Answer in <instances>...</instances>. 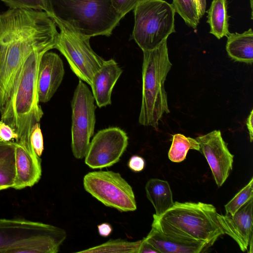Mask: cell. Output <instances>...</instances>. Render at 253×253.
Wrapping results in <instances>:
<instances>
[{"label": "cell", "instance_id": "277c9868", "mask_svg": "<svg viewBox=\"0 0 253 253\" xmlns=\"http://www.w3.org/2000/svg\"><path fill=\"white\" fill-rule=\"evenodd\" d=\"M52 19L75 32L90 38L110 36L123 18L112 0H48Z\"/></svg>", "mask_w": 253, "mask_h": 253}, {"label": "cell", "instance_id": "603a6c76", "mask_svg": "<svg viewBox=\"0 0 253 253\" xmlns=\"http://www.w3.org/2000/svg\"><path fill=\"white\" fill-rule=\"evenodd\" d=\"M141 240L130 242L120 239L108 241L77 253H137Z\"/></svg>", "mask_w": 253, "mask_h": 253}, {"label": "cell", "instance_id": "44dd1931", "mask_svg": "<svg viewBox=\"0 0 253 253\" xmlns=\"http://www.w3.org/2000/svg\"><path fill=\"white\" fill-rule=\"evenodd\" d=\"M207 13V23L210 27V33L218 39L227 37L230 32L228 30L226 0H212Z\"/></svg>", "mask_w": 253, "mask_h": 253}, {"label": "cell", "instance_id": "7c38bea8", "mask_svg": "<svg viewBox=\"0 0 253 253\" xmlns=\"http://www.w3.org/2000/svg\"><path fill=\"white\" fill-rule=\"evenodd\" d=\"M200 151L206 158L216 185L221 186L232 169L234 155L227 148L219 130H213L195 138Z\"/></svg>", "mask_w": 253, "mask_h": 253}, {"label": "cell", "instance_id": "6da1fadb", "mask_svg": "<svg viewBox=\"0 0 253 253\" xmlns=\"http://www.w3.org/2000/svg\"><path fill=\"white\" fill-rule=\"evenodd\" d=\"M59 32L45 12L9 8L0 13V113L7 103L27 55L54 44Z\"/></svg>", "mask_w": 253, "mask_h": 253}, {"label": "cell", "instance_id": "8fae6325", "mask_svg": "<svg viewBox=\"0 0 253 253\" xmlns=\"http://www.w3.org/2000/svg\"><path fill=\"white\" fill-rule=\"evenodd\" d=\"M126 132L118 127L98 131L90 142L85 163L91 169L111 167L118 163L128 145Z\"/></svg>", "mask_w": 253, "mask_h": 253}, {"label": "cell", "instance_id": "52a82bcc", "mask_svg": "<svg viewBox=\"0 0 253 253\" xmlns=\"http://www.w3.org/2000/svg\"><path fill=\"white\" fill-rule=\"evenodd\" d=\"M134 24L130 39L142 50L154 49L175 32V11L164 0H149L133 9Z\"/></svg>", "mask_w": 253, "mask_h": 253}, {"label": "cell", "instance_id": "9a60e30c", "mask_svg": "<svg viewBox=\"0 0 253 253\" xmlns=\"http://www.w3.org/2000/svg\"><path fill=\"white\" fill-rule=\"evenodd\" d=\"M15 162L16 177L13 188L21 190L39 182L42 175L41 159L33 148L15 142Z\"/></svg>", "mask_w": 253, "mask_h": 253}, {"label": "cell", "instance_id": "484cf974", "mask_svg": "<svg viewBox=\"0 0 253 253\" xmlns=\"http://www.w3.org/2000/svg\"><path fill=\"white\" fill-rule=\"evenodd\" d=\"M9 8H24L49 11L48 0H1Z\"/></svg>", "mask_w": 253, "mask_h": 253}, {"label": "cell", "instance_id": "4316f807", "mask_svg": "<svg viewBox=\"0 0 253 253\" xmlns=\"http://www.w3.org/2000/svg\"><path fill=\"white\" fill-rule=\"evenodd\" d=\"M30 140L32 148L38 156L41 157L44 149L43 139L40 122L32 127L30 135Z\"/></svg>", "mask_w": 253, "mask_h": 253}, {"label": "cell", "instance_id": "5bb4252c", "mask_svg": "<svg viewBox=\"0 0 253 253\" xmlns=\"http://www.w3.org/2000/svg\"><path fill=\"white\" fill-rule=\"evenodd\" d=\"M65 70L63 62L56 53L47 51L42 56L39 68L38 94L40 102H48L60 85Z\"/></svg>", "mask_w": 253, "mask_h": 253}, {"label": "cell", "instance_id": "ba28073f", "mask_svg": "<svg viewBox=\"0 0 253 253\" xmlns=\"http://www.w3.org/2000/svg\"><path fill=\"white\" fill-rule=\"evenodd\" d=\"M52 20L60 30L54 48L65 57L79 79L90 85L93 75L105 60L92 49L89 38L75 32L57 20Z\"/></svg>", "mask_w": 253, "mask_h": 253}, {"label": "cell", "instance_id": "f1b7e54d", "mask_svg": "<svg viewBox=\"0 0 253 253\" xmlns=\"http://www.w3.org/2000/svg\"><path fill=\"white\" fill-rule=\"evenodd\" d=\"M18 135L11 126L3 121H0V142H9L17 140Z\"/></svg>", "mask_w": 253, "mask_h": 253}, {"label": "cell", "instance_id": "30bf717a", "mask_svg": "<svg viewBox=\"0 0 253 253\" xmlns=\"http://www.w3.org/2000/svg\"><path fill=\"white\" fill-rule=\"evenodd\" d=\"M94 98L87 85L81 80L71 101V147L74 156L84 158L93 136L96 122Z\"/></svg>", "mask_w": 253, "mask_h": 253}, {"label": "cell", "instance_id": "83f0119b", "mask_svg": "<svg viewBox=\"0 0 253 253\" xmlns=\"http://www.w3.org/2000/svg\"><path fill=\"white\" fill-rule=\"evenodd\" d=\"M149 0H112L113 4L116 10L123 18L139 3Z\"/></svg>", "mask_w": 253, "mask_h": 253}, {"label": "cell", "instance_id": "1f68e13d", "mask_svg": "<svg viewBox=\"0 0 253 253\" xmlns=\"http://www.w3.org/2000/svg\"><path fill=\"white\" fill-rule=\"evenodd\" d=\"M99 234L104 237L109 236L113 231L112 226L108 223H103L97 226Z\"/></svg>", "mask_w": 253, "mask_h": 253}, {"label": "cell", "instance_id": "cb8c5ba5", "mask_svg": "<svg viewBox=\"0 0 253 253\" xmlns=\"http://www.w3.org/2000/svg\"><path fill=\"white\" fill-rule=\"evenodd\" d=\"M171 4L186 25L197 28L200 18L194 0H172Z\"/></svg>", "mask_w": 253, "mask_h": 253}, {"label": "cell", "instance_id": "7a4b0ae2", "mask_svg": "<svg viewBox=\"0 0 253 253\" xmlns=\"http://www.w3.org/2000/svg\"><path fill=\"white\" fill-rule=\"evenodd\" d=\"M55 47L54 44L40 46L31 51L23 64L10 97L3 111L1 120L18 135L16 142L32 146L30 135L33 126L43 115L38 94L39 64L42 55Z\"/></svg>", "mask_w": 253, "mask_h": 253}, {"label": "cell", "instance_id": "ac0fdd59", "mask_svg": "<svg viewBox=\"0 0 253 253\" xmlns=\"http://www.w3.org/2000/svg\"><path fill=\"white\" fill-rule=\"evenodd\" d=\"M226 49L235 61L252 64L253 62V31L252 28L242 33H231L226 37Z\"/></svg>", "mask_w": 253, "mask_h": 253}, {"label": "cell", "instance_id": "2e32d148", "mask_svg": "<svg viewBox=\"0 0 253 253\" xmlns=\"http://www.w3.org/2000/svg\"><path fill=\"white\" fill-rule=\"evenodd\" d=\"M123 72L113 59L104 60L100 69L93 75L91 84V92L99 108L111 104L113 89Z\"/></svg>", "mask_w": 253, "mask_h": 253}, {"label": "cell", "instance_id": "f546056e", "mask_svg": "<svg viewBox=\"0 0 253 253\" xmlns=\"http://www.w3.org/2000/svg\"><path fill=\"white\" fill-rule=\"evenodd\" d=\"M128 166L131 170L134 172H139L144 168L145 161L141 157L134 155L129 159Z\"/></svg>", "mask_w": 253, "mask_h": 253}, {"label": "cell", "instance_id": "ffe728a7", "mask_svg": "<svg viewBox=\"0 0 253 253\" xmlns=\"http://www.w3.org/2000/svg\"><path fill=\"white\" fill-rule=\"evenodd\" d=\"M16 177L15 142H0V191L13 188Z\"/></svg>", "mask_w": 253, "mask_h": 253}, {"label": "cell", "instance_id": "7402d4cb", "mask_svg": "<svg viewBox=\"0 0 253 253\" xmlns=\"http://www.w3.org/2000/svg\"><path fill=\"white\" fill-rule=\"evenodd\" d=\"M190 149L200 151V145L196 139L177 133L173 135L172 144L168 153L169 159L175 163L183 161Z\"/></svg>", "mask_w": 253, "mask_h": 253}, {"label": "cell", "instance_id": "3957f363", "mask_svg": "<svg viewBox=\"0 0 253 253\" xmlns=\"http://www.w3.org/2000/svg\"><path fill=\"white\" fill-rule=\"evenodd\" d=\"M215 207L202 202H174L159 216L153 214L152 227L168 234L203 243L209 248L224 234Z\"/></svg>", "mask_w": 253, "mask_h": 253}, {"label": "cell", "instance_id": "5b68a950", "mask_svg": "<svg viewBox=\"0 0 253 253\" xmlns=\"http://www.w3.org/2000/svg\"><path fill=\"white\" fill-rule=\"evenodd\" d=\"M143 52L142 102L138 121L141 125L157 129L163 115L169 113L164 87L172 66L167 40L154 49Z\"/></svg>", "mask_w": 253, "mask_h": 253}, {"label": "cell", "instance_id": "d6986e66", "mask_svg": "<svg viewBox=\"0 0 253 253\" xmlns=\"http://www.w3.org/2000/svg\"><path fill=\"white\" fill-rule=\"evenodd\" d=\"M146 196L159 216L171 208L174 202L168 181L158 178L149 180L145 185Z\"/></svg>", "mask_w": 253, "mask_h": 253}, {"label": "cell", "instance_id": "4fadbf2b", "mask_svg": "<svg viewBox=\"0 0 253 253\" xmlns=\"http://www.w3.org/2000/svg\"><path fill=\"white\" fill-rule=\"evenodd\" d=\"M253 207L252 199L233 214L217 213V219L224 233L233 239L243 252L248 250L253 237Z\"/></svg>", "mask_w": 253, "mask_h": 253}, {"label": "cell", "instance_id": "d4e9b609", "mask_svg": "<svg viewBox=\"0 0 253 253\" xmlns=\"http://www.w3.org/2000/svg\"><path fill=\"white\" fill-rule=\"evenodd\" d=\"M253 178L225 205L226 214H233L251 199H253Z\"/></svg>", "mask_w": 253, "mask_h": 253}, {"label": "cell", "instance_id": "9c48e42d", "mask_svg": "<svg viewBox=\"0 0 253 253\" xmlns=\"http://www.w3.org/2000/svg\"><path fill=\"white\" fill-rule=\"evenodd\" d=\"M83 185L86 191L107 207L123 212L137 209L131 186L118 172H89L84 175Z\"/></svg>", "mask_w": 253, "mask_h": 253}, {"label": "cell", "instance_id": "4dcf8cb0", "mask_svg": "<svg viewBox=\"0 0 253 253\" xmlns=\"http://www.w3.org/2000/svg\"><path fill=\"white\" fill-rule=\"evenodd\" d=\"M137 253H159V252L144 238L141 240Z\"/></svg>", "mask_w": 253, "mask_h": 253}, {"label": "cell", "instance_id": "8992f818", "mask_svg": "<svg viewBox=\"0 0 253 253\" xmlns=\"http://www.w3.org/2000/svg\"><path fill=\"white\" fill-rule=\"evenodd\" d=\"M67 236L62 228L24 219H0V253H56Z\"/></svg>", "mask_w": 253, "mask_h": 253}, {"label": "cell", "instance_id": "d6a6232c", "mask_svg": "<svg viewBox=\"0 0 253 253\" xmlns=\"http://www.w3.org/2000/svg\"><path fill=\"white\" fill-rule=\"evenodd\" d=\"M253 110H252L247 120V126L249 132L250 141L252 142L253 140Z\"/></svg>", "mask_w": 253, "mask_h": 253}, {"label": "cell", "instance_id": "e0dca14e", "mask_svg": "<svg viewBox=\"0 0 253 253\" xmlns=\"http://www.w3.org/2000/svg\"><path fill=\"white\" fill-rule=\"evenodd\" d=\"M144 239L159 253H200L209 248L204 243L164 233L153 227Z\"/></svg>", "mask_w": 253, "mask_h": 253}]
</instances>
